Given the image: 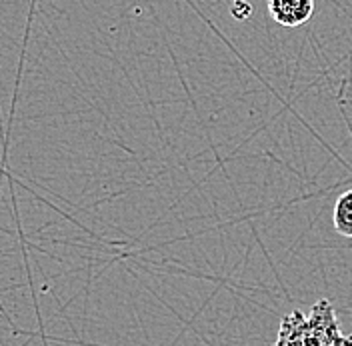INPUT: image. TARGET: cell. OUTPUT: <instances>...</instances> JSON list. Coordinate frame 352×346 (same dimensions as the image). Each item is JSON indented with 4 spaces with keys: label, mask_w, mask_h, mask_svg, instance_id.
Segmentation results:
<instances>
[{
    "label": "cell",
    "mask_w": 352,
    "mask_h": 346,
    "mask_svg": "<svg viewBox=\"0 0 352 346\" xmlns=\"http://www.w3.org/2000/svg\"><path fill=\"white\" fill-rule=\"evenodd\" d=\"M272 346H352V334H344L330 301L320 299L310 312L292 310L283 316Z\"/></svg>",
    "instance_id": "1"
},
{
    "label": "cell",
    "mask_w": 352,
    "mask_h": 346,
    "mask_svg": "<svg viewBox=\"0 0 352 346\" xmlns=\"http://www.w3.org/2000/svg\"><path fill=\"white\" fill-rule=\"evenodd\" d=\"M268 12L278 24L294 28L312 19L314 2L312 0H270Z\"/></svg>",
    "instance_id": "2"
},
{
    "label": "cell",
    "mask_w": 352,
    "mask_h": 346,
    "mask_svg": "<svg viewBox=\"0 0 352 346\" xmlns=\"http://www.w3.org/2000/svg\"><path fill=\"white\" fill-rule=\"evenodd\" d=\"M332 224L340 237L352 238V188L336 198L334 213H332Z\"/></svg>",
    "instance_id": "3"
},
{
    "label": "cell",
    "mask_w": 352,
    "mask_h": 346,
    "mask_svg": "<svg viewBox=\"0 0 352 346\" xmlns=\"http://www.w3.org/2000/svg\"><path fill=\"white\" fill-rule=\"evenodd\" d=\"M230 12H232V17H234L236 21H246V19L252 14V6L246 4V2H236V4L230 8Z\"/></svg>",
    "instance_id": "4"
}]
</instances>
